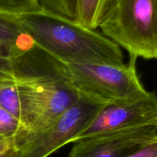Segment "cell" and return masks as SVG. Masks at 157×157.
Wrapping results in <instances>:
<instances>
[{"instance_id":"1","label":"cell","mask_w":157,"mask_h":157,"mask_svg":"<svg viewBox=\"0 0 157 157\" xmlns=\"http://www.w3.org/2000/svg\"><path fill=\"white\" fill-rule=\"evenodd\" d=\"M23 32L41 49L64 64H124L121 48L98 32L43 9L16 16Z\"/></svg>"},{"instance_id":"13","label":"cell","mask_w":157,"mask_h":157,"mask_svg":"<svg viewBox=\"0 0 157 157\" xmlns=\"http://www.w3.org/2000/svg\"><path fill=\"white\" fill-rule=\"evenodd\" d=\"M0 157H18V147L13 140H9L0 149Z\"/></svg>"},{"instance_id":"9","label":"cell","mask_w":157,"mask_h":157,"mask_svg":"<svg viewBox=\"0 0 157 157\" xmlns=\"http://www.w3.org/2000/svg\"><path fill=\"white\" fill-rule=\"evenodd\" d=\"M25 130L21 122L0 106V137L13 140L18 148L25 139Z\"/></svg>"},{"instance_id":"11","label":"cell","mask_w":157,"mask_h":157,"mask_svg":"<svg viewBox=\"0 0 157 157\" xmlns=\"http://www.w3.org/2000/svg\"><path fill=\"white\" fill-rule=\"evenodd\" d=\"M38 1L43 10L75 21L77 0H38Z\"/></svg>"},{"instance_id":"4","label":"cell","mask_w":157,"mask_h":157,"mask_svg":"<svg viewBox=\"0 0 157 157\" xmlns=\"http://www.w3.org/2000/svg\"><path fill=\"white\" fill-rule=\"evenodd\" d=\"M103 105L81 98L45 127L25 140L18 157H48L72 143L94 117Z\"/></svg>"},{"instance_id":"14","label":"cell","mask_w":157,"mask_h":157,"mask_svg":"<svg viewBox=\"0 0 157 157\" xmlns=\"http://www.w3.org/2000/svg\"><path fill=\"white\" fill-rule=\"evenodd\" d=\"M9 140H6V139H4V138H2V137H0V149H1L2 147L3 146H4L5 144H6Z\"/></svg>"},{"instance_id":"2","label":"cell","mask_w":157,"mask_h":157,"mask_svg":"<svg viewBox=\"0 0 157 157\" xmlns=\"http://www.w3.org/2000/svg\"><path fill=\"white\" fill-rule=\"evenodd\" d=\"M136 58L128 63H71L65 64L67 81L81 98L101 105L130 102L149 94L137 71Z\"/></svg>"},{"instance_id":"7","label":"cell","mask_w":157,"mask_h":157,"mask_svg":"<svg viewBox=\"0 0 157 157\" xmlns=\"http://www.w3.org/2000/svg\"><path fill=\"white\" fill-rule=\"evenodd\" d=\"M30 41L16 16L0 13V84L13 80L12 58Z\"/></svg>"},{"instance_id":"3","label":"cell","mask_w":157,"mask_h":157,"mask_svg":"<svg viewBox=\"0 0 157 157\" xmlns=\"http://www.w3.org/2000/svg\"><path fill=\"white\" fill-rule=\"evenodd\" d=\"M99 29L131 58L157 59V0H113Z\"/></svg>"},{"instance_id":"6","label":"cell","mask_w":157,"mask_h":157,"mask_svg":"<svg viewBox=\"0 0 157 157\" xmlns=\"http://www.w3.org/2000/svg\"><path fill=\"white\" fill-rule=\"evenodd\" d=\"M156 137V127H133L104 132L74 143L68 157H127Z\"/></svg>"},{"instance_id":"5","label":"cell","mask_w":157,"mask_h":157,"mask_svg":"<svg viewBox=\"0 0 157 157\" xmlns=\"http://www.w3.org/2000/svg\"><path fill=\"white\" fill-rule=\"evenodd\" d=\"M133 127H157V96L154 92L130 102L103 106L72 143L98 133Z\"/></svg>"},{"instance_id":"10","label":"cell","mask_w":157,"mask_h":157,"mask_svg":"<svg viewBox=\"0 0 157 157\" xmlns=\"http://www.w3.org/2000/svg\"><path fill=\"white\" fill-rule=\"evenodd\" d=\"M38 0H0V13L18 16L41 10Z\"/></svg>"},{"instance_id":"8","label":"cell","mask_w":157,"mask_h":157,"mask_svg":"<svg viewBox=\"0 0 157 157\" xmlns=\"http://www.w3.org/2000/svg\"><path fill=\"white\" fill-rule=\"evenodd\" d=\"M113 0H77L75 21L81 25L98 30Z\"/></svg>"},{"instance_id":"12","label":"cell","mask_w":157,"mask_h":157,"mask_svg":"<svg viewBox=\"0 0 157 157\" xmlns=\"http://www.w3.org/2000/svg\"><path fill=\"white\" fill-rule=\"evenodd\" d=\"M127 157H157V137Z\"/></svg>"}]
</instances>
